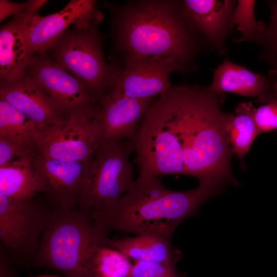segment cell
Wrapping results in <instances>:
<instances>
[{"label": "cell", "instance_id": "6da1fadb", "mask_svg": "<svg viewBox=\"0 0 277 277\" xmlns=\"http://www.w3.org/2000/svg\"><path fill=\"white\" fill-rule=\"evenodd\" d=\"M208 86H172L150 105L131 140L140 179L184 174L202 179L217 137Z\"/></svg>", "mask_w": 277, "mask_h": 277}, {"label": "cell", "instance_id": "7a4b0ae2", "mask_svg": "<svg viewBox=\"0 0 277 277\" xmlns=\"http://www.w3.org/2000/svg\"><path fill=\"white\" fill-rule=\"evenodd\" d=\"M114 10L115 41L124 63L168 58L187 75L198 70L197 56L209 51L184 20L182 1H132Z\"/></svg>", "mask_w": 277, "mask_h": 277}, {"label": "cell", "instance_id": "3957f363", "mask_svg": "<svg viewBox=\"0 0 277 277\" xmlns=\"http://www.w3.org/2000/svg\"><path fill=\"white\" fill-rule=\"evenodd\" d=\"M224 187L208 182L200 183L192 189L172 191L158 178H137L130 190L113 207L92 216L108 231L154 234L171 239L181 222L195 214L201 205L221 193Z\"/></svg>", "mask_w": 277, "mask_h": 277}, {"label": "cell", "instance_id": "277c9868", "mask_svg": "<svg viewBox=\"0 0 277 277\" xmlns=\"http://www.w3.org/2000/svg\"><path fill=\"white\" fill-rule=\"evenodd\" d=\"M108 231L90 212L75 206H57L48 212L36 266L65 277H95L94 256L100 247L106 246Z\"/></svg>", "mask_w": 277, "mask_h": 277}, {"label": "cell", "instance_id": "5b68a950", "mask_svg": "<svg viewBox=\"0 0 277 277\" xmlns=\"http://www.w3.org/2000/svg\"><path fill=\"white\" fill-rule=\"evenodd\" d=\"M101 17L88 26H77L64 35L52 47L55 62L81 81L92 96L101 100L120 69L110 68L102 52L97 24Z\"/></svg>", "mask_w": 277, "mask_h": 277}, {"label": "cell", "instance_id": "8992f818", "mask_svg": "<svg viewBox=\"0 0 277 277\" xmlns=\"http://www.w3.org/2000/svg\"><path fill=\"white\" fill-rule=\"evenodd\" d=\"M133 152L129 140L100 147L92 160L88 183L78 203L80 209L91 213L106 211L130 190L135 182L129 160Z\"/></svg>", "mask_w": 277, "mask_h": 277}, {"label": "cell", "instance_id": "52a82bcc", "mask_svg": "<svg viewBox=\"0 0 277 277\" xmlns=\"http://www.w3.org/2000/svg\"><path fill=\"white\" fill-rule=\"evenodd\" d=\"M99 108L92 106L68 112L61 124L43 134L37 154L65 162L92 160L102 143Z\"/></svg>", "mask_w": 277, "mask_h": 277}, {"label": "cell", "instance_id": "ba28073f", "mask_svg": "<svg viewBox=\"0 0 277 277\" xmlns=\"http://www.w3.org/2000/svg\"><path fill=\"white\" fill-rule=\"evenodd\" d=\"M49 211L29 200H15L0 194V238L18 258L35 255Z\"/></svg>", "mask_w": 277, "mask_h": 277}, {"label": "cell", "instance_id": "9c48e42d", "mask_svg": "<svg viewBox=\"0 0 277 277\" xmlns=\"http://www.w3.org/2000/svg\"><path fill=\"white\" fill-rule=\"evenodd\" d=\"M237 1H182L183 16L189 28L200 35L209 50L221 56L228 51L227 39L235 27Z\"/></svg>", "mask_w": 277, "mask_h": 277}, {"label": "cell", "instance_id": "30bf717a", "mask_svg": "<svg viewBox=\"0 0 277 277\" xmlns=\"http://www.w3.org/2000/svg\"><path fill=\"white\" fill-rule=\"evenodd\" d=\"M177 72L184 75L174 61L159 57L124 63L109 91L132 98H148L161 95L172 86L170 76Z\"/></svg>", "mask_w": 277, "mask_h": 277}, {"label": "cell", "instance_id": "8fae6325", "mask_svg": "<svg viewBox=\"0 0 277 277\" xmlns=\"http://www.w3.org/2000/svg\"><path fill=\"white\" fill-rule=\"evenodd\" d=\"M92 159L65 162L37 154L36 169L45 186L44 192L50 200L57 206L72 207L78 204L88 183Z\"/></svg>", "mask_w": 277, "mask_h": 277}, {"label": "cell", "instance_id": "7c38bea8", "mask_svg": "<svg viewBox=\"0 0 277 277\" xmlns=\"http://www.w3.org/2000/svg\"><path fill=\"white\" fill-rule=\"evenodd\" d=\"M0 98L32 121L43 134L61 124L67 113L26 74L13 82L1 84Z\"/></svg>", "mask_w": 277, "mask_h": 277}, {"label": "cell", "instance_id": "4fadbf2b", "mask_svg": "<svg viewBox=\"0 0 277 277\" xmlns=\"http://www.w3.org/2000/svg\"><path fill=\"white\" fill-rule=\"evenodd\" d=\"M95 1L72 0L61 11L31 18L28 28L30 48L34 53H44L64 35L69 26H87L101 17L95 10Z\"/></svg>", "mask_w": 277, "mask_h": 277}, {"label": "cell", "instance_id": "5bb4252c", "mask_svg": "<svg viewBox=\"0 0 277 277\" xmlns=\"http://www.w3.org/2000/svg\"><path fill=\"white\" fill-rule=\"evenodd\" d=\"M153 98H136L108 92L101 100L97 118L102 132L101 146L131 140Z\"/></svg>", "mask_w": 277, "mask_h": 277}, {"label": "cell", "instance_id": "9a60e30c", "mask_svg": "<svg viewBox=\"0 0 277 277\" xmlns=\"http://www.w3.org/2000/svg\"><path fill=\"white\" fill-rule=\"evenodd\" d=\"M30 75L65 112L94 106L96 99L85 85L54 61L33 60Z\"/></svg>", "mask_w": 277, "mask_h": 277}, {"label": "cell", "instance_id": "2e32d148", "mask_svg": "<svg viewBox=\"0 0 277 277\" xmlns=\"http://www.w3.org/2000/svg\"><path fill=\"white\" fill-rule=\"evenodd\" d=\"M208 87L215 93L255 98L263 104L277 94V71L272 69L266 74H258L225 58L213 70L212 81Z\"/></svg>", "mask_w": 277, "mask_h": 277}, {"label": "cell", "instance_id": "e0dca14e", "mask_svg": "<svg viewBox=\"0 0 277 277\" xmlns=\"http://www.w3.org/2000/svg\"><path fill=\"white\" fill-rule=\"evenodd\" d=\"M37 9H32L14 15L0 31L1 84L16 81L26 74L32 63L28 28L32 17Z\"/></svg>", "mask_w": 277, "mask_h": 277}, {"label": "cell", "instance_id": "ac0fdd59", "mask_svg": "<svg viewBox=\"0 0 277 277\" xmlns=\"http://www.w3.org/2000/svg\"><path fill=\"white\" fill-rule=\"evenodd\" d=\"M35 156H27L0 166V194L15 200L32 199L45 186L36 169Z\"/></svg>", "mask_w": 277, "mask_h": 277}, {"label": "cell", "instance_id": "d6986e66", "mask_svg": "<svg viewBox=\"0 0 277 277\" xmlns=\"http://www.w3.org/2000/svg\"><path fill=\"white\" fill-rule=\"evenodd\" d=\"M106 246L119 250L135 261H151L175 265L182 255L181 251L172 245L170 239L154 234H138L116 240L108 239Z\"/></svg>", "mask_w": 277, "mask_h": 277}, {"label": "cell", "instance_id": "ffe728a7", "mask_svg": "<svg viewBox=\"0 0 277 277\" xmlns=\"http://www.w3.org/2000/svg\"><path fill=\"white\" fill-rule=\"evenodd\" d=\"M255 110L251 102H241L233 113L230 114L227 123L229 144L242 165L254 140L260 134L255 122Z\"/></svg>", "mask_w": 277, "mask_h": 277}, {"label": "cell", "instance_id": "44dd1931", "mask_svg": "<svg viewBox=\"0 0 277 277\" xmlns=\"http://www.w3.org/2000/svg\"><path fill=\"white\" fill-rule=\"evenodd\" d=\"M42 136L43 133L32 121L0 99V137L37 150Z\"/></svg>", "mask_w": 277, "mask_h": 277}, {"label": "cell", "instance_id": "7402d4cb", "mask_svg": "<svg viewBox=\"0 0 277 277\" xmlns=\"http://www.w3.org/2000/svg\"><path fill=\"white\" fill-rule=\"evenodd\" d=\"M93 266L96 276L128 277L133 265L129 259L119 250L102 246L95 253Z\"/></svg>", "mask_w": 277, "mask_h": 277}, {"label": "cell", "instance_id": "603a6c76", "mask_svg": "<svg viewBox=\"0 0 277 277\" xmlns=\"http://www.w3.org/2000/svg\"><path fill=\"white\" fill-rule=\"evenodd\" d=\"M255 1L238 0L235 9L234 22L236 30L241 32L240 38L234 39L235 43L246 42L252 35L265 30L267 24L257 21L255 17Z\"/></svg>", "mask_w": 277, "mask_h": 277}, {"label": "cell", "instance_id": "cb8c5ba5", "mask_svg": "<svg viewBox=\"0 0 277 277\" xmlns=\"http://www.w3.org/2000/svg\"><path fill=\"white\" fill-rule=\"evenodd\" d=\"M270 9V18L264 31L255 34L246 41L260 47V56L269 55L277 59V0L266 2Z\"/></svg>", "mask_w": 277, "mask_h": 277}, {"label": "cell", "instance_id": "d4e9b609", "mask_svg": "<svg viewBox=\"0 0 277 277\" xmlns=\"http://www.w3.org/2000/svg\"><path fill=\"white\" fill-rule=\"evenodd\" d=\"M128 277H184L175 265L156 262L135 261Z\"/></svg>", "mask_w": 277, "mask_h": 277}, {"label": "cell", "instance_id": "484cf974", "mask_svg": "<svg viewBox=\"0 0 277 277\" xmlns=\"http://www.w3.org/2000/svg\"><path fill=\"white\" fill-rule=\"evenodd\" d=\"M255 120L260 134L277 129V94L255 108Z\"/></svg>", "mask_w": 277, "mask_h": 277}, {"label": "cell", "instance_id": "4316f807", "mask_svg": "<svg viewBox=\"0 0 277 277\" xmlns=\"http://www.w3.org/2000/svg\"><path fill=\"white\" fill-rule=\"evenodd\" d=\"M37 154L36 149L27 147L3 137H0V166L27 156Z\"/></svg>", "mask_w": 277, "mask_h": 277}, {"label": "cell", "instance_id": "83f0119b", "mask_svg": "<svg viewBox=\"0 0 277 277\" xmlns=\"http://www.w3.org/2000/svg\"><path fill=\"white\" fill-rule=\"evenodd\" d=\"M46 2V1H30L25 3H16L8 1L1 0V22L12 14L16 15L30 10H38Z\"/></svg>", "mask_w": 277, "mask_h": 277}, {"label": "cell", "instance_id": "f1b7e54d", "mask_svg": "<svg viewBox=\"0 0 277 277\" xmlns=\"http://www.w3.org/2000/svg\"><path fill=\"white\" fill-rule=\"evenodd\" d=\"M2 250H1V277H11L9 266L4 258Z\"/></svg>", "mask_w": 277, "mask_h": 277}, {"label": "cell", "instance_id": "f546056e", "mask_svg": "<svg viewBox=\"0 0 277 277\" xmlns=\"http://www.w3.org/2000/svg\"><path fill=\"white\" fill-rule=\"evenodd\" d=\"M261 58L267 62L272 67V69L277 71V59L273 56L264 55L261 57Z\"/></svg>", "mask_w": 277, "mask_h": 277}, {"label": "cell", "instance_id": "4dcf8cb0", "mask_svg": "<svg viewBox=\"0 0 277 277\" xmlns=\"http://www.w3.org/2000/svg\"><path fill=\"white\" fill-rule=\"evenodd\" d=\"M37 277H58V276L45 275L38 276Z\"/></svg>", "mask_w": 277, "mask_h": 277}, {"label": "cell", "instance_id": "1f68e13d", "mask_svg": "<svg viewBox=\"0 0 277 277\" xmlns=\"http://www.w3.org/2000/svg\"><path fill=\"white\" fill-rule=\"evenodd\" d=\"M95 277H104V276H101V275H96Z\"/></svg>", "mask_w": 277, "mask_h": 277}]
</instances>
